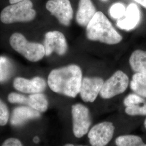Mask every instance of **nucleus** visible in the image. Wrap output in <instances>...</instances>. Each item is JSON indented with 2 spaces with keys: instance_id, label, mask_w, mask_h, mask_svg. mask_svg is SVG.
<instances>
[{
  "instance_id": "1",
  "label": "nucleus",
  "mask_w": 146,
  "mask_h": 146,
  "mask_svg": "<svg viewBox=\"0 0 146 146\" xmlns=\"http://www.w3.org/2000/svg\"><path fill=\"white\" fill-rule=\"evenodd\" d=\"M82 80L80 67L70 64L52 70L48 78V84L54 92L74 98L79 94Z\"/></svg>"
},
{
  "instance_id": "2",
  "label": "nucleus",
  "mask_w": 146,
  "mask_h": 146,
  "mask_svg": "<svg viewBox=\"0 0 146 146\" xmlns=\"http://www.w3.org/2000/svg\"><path fill=\"white\" fill-rule=\"evenodd\" d=\"M86 35L89 40L107 44H116L122 40V36L101 11H96L87 26Z\"/></svg>"
},
{
  "instance_id": "3",
  "label": "nucleus",
  "mask_w": 146,
  "mask_h": 146,
  "mask_svg": "<svg viewBox=\"0 0 146 146\" xmlns=\"http://www.w3.org/2000/svg\"><path fill=\"white\" fill-rule=\"evenodd\" d=\"M36 11L30 0H25L5 7L1 13L0 20L5 24L29 22L34 19Z\"/></svg>"
},
{
  "instance_id": "4",
  "label": "nucleus",
  "mask_w": 146,
  "mask_h": 146,
  "mask_svg": "<svg viewBox=\"0 0 146 146\" xmlns=\"http://www.w3.org/2000/svg\"><path fill=\"white\" fill-rule=\"evenodd\" d=\"M9 42L15 51L31 62H37L46 55L43 44L28 41L20 33L13 34L10 37Z\"/></svg>"
},
{
  "instance_id": "5",
  "label": "nucleus",
  "mask_w": 146,
  "mask_h": 146,
  "mask_svg": "<svg viewBox=\"0 0 146 146\" xmlns=\"http://www.w3.org/2000/svg\"><path fill=\"white\" fill-rule=\"evenodd\" d=\"M129 84V78L121 70H117L104 82L100 95L104 99H110L124 93Z\"/></svg>"
},
{
  "instance_id": "6",
  "label": "nucleus",
  "mask_w": 146,
  "mask_h": 146,
  "mask_svg": "<svg viewBox=\"0 0 146 146\" xmlns=\"http://www.w3.org/2000/svg\"><path fill=\"white\" fill-rule=\"evenodd\" d=\"M72 115L74 135L81 138L88 133L92 124L89 110L84 104H74L72 107Z\"/></svg>"
},
{
  "instance_id": "7",
  "label": "nucleus",
  "mask_w": 146,
  "mask_h": 146,
  "mask_svg": "<svg viewBox=\"0 0 146 146\" xmlns=\"http://www.w3.org/2000/svg\"><path fill=\"white\" fill-rule=\"evenodd\" d=\"M114 132L115 127L112 122H100L89 131V143L92 146H106L112 140Z\"/></svg>"
},
{
  "instance_id": "8",
  "label": "nucleus",
  "mask_w": 146,
  "mask_h": 146,
  "mask_svg": "<svg viewBox=\"0 0 146 146\" xmlns=\"http://www.w3.org/2000/svg\"><path fill=\"white\" fill-rule=\"evenodd\" d=\"M8 100L11 104H27L40 113L45 112L48 107L47 97L41 93L31 94L29 96L11 93L8 96Z\"/></svg>"
},
{
  "instance_id": "9",
  "label": "nucleus",
  "mask_w": 146,
  "mask_h": 146,
  "mask_svg": "<svg viewBox=\"0 0 146 146\" xmlns=\"http://www.w3.org/2000/svg\"><path fill=\"white\" fill-rule=\"evenodd\" d=\"M46 7L63 26H68L73 17V11L69 0H49Z\"/></svg>"
},
{
  "instance_id": "10",
  "label": "nucleus",
  "mask_w": 146,
  "mask_h": 146,
  "mask_svg": "<svg viewBox=\"0 0 146 146\" xmlns=\"http://www.w3.org/2000/svg\"><path fill=\"white\" fill-rule=\"evenodd\" d=\"M43 46L46 56H49L53 52L59 55H63L67 52L68 44L62 33L58 31H49L45 34Z\"/></svg>"
},
{
  "instance_id": "11",
  "label": "nucleus",
  "mask_w": 146,
  "mask_h": 146,
  "mask_svg": "<svg viewBox=\"0 0 146 146\" xmlns=\"http://www.w3.org/2000/svg\"><path fill=\"white\" fill-rule=\"evenodd\" d=\"M104 83V80L99 77L82 78L79 92L81 99L85 102H94L100 93Z\"/></svg>"
},
{
  "instance_id": "12",
  "label": "nucleus",
  "mask_w": 146,
  "mask_h": 146,
  "mask_svg": "<svg viewBox=\"0 0 146 146\" xmlns=\"http://www.w3.org/2000/svg\"><path fill=\"white\" fill-rule=\"evenodd\" d=\"M13 86L19 92L32 94L42 93L46 88L47 84L44 79L38 76L31 80L19 77L14 80Z\"/></svg>"
},
{
  "instance_id": "13",
  "label": "nucleus",
  "mask_w": 146,
  "mask_h": 146,
  "mask_svg": "<svg viewBox=\"0 0 146 146\" xmlns=\"http://www.w3.org/2000/svg\"><path fill=\"white\" fill-rule=\"evenodd\" d=\"M140 11L135 3H131L126 8L125 16L117 21V26L121 29L129 31L134 29L140 22Z\"/></svg>"
},
{
  "instance_id": "14",
  "label": "nucleus",
  "mask_w": 146,
  "mask_h": 146,
  "mask_svg": "<svg viewBox=\"0 0 146 146\" xmlns=\"http://www.w3.org/2000/svg\"><path fill=\"white\" fill-rule=\"evenodd\" d=\"M40 113L29 106H21L15 108L11 116V123L15 126L22 125L29 120L40 117Z\"/></svg>"
},
{
  "instance_id": "15",
  "label": "nucleus",
  "mask_w": 146,
  "mask_h": 146,
  "mask_svg": "<svg viewBox=\"0 0 146 146\" xmlns=\"http://www.w3.org/2000/svg\"><path fill=\"white\" fill-rule=\"evenodd\" d=\"M96 13L91 0H80L76 16L77 23L81 26L87 27Z\"/></svg>"
},
{
  "instance_id": "16",
  "label": "nucleus",
  "mask_w": 146,
  "mask_h": 146,
  "mask_svg": "<svg viewBox=\"0 0 146 146\" xmlns=\"http://www.w3.org/2000/svg\"><path fill=\"white\" fill-rule=\"evenodd\" d=\"M129 64L136 73L146 74V52L141 50L134 51L129 58Z\"/></svg>"
},
{
  "instance_id": "17",
  "label": "nucleus",
  "mask_w": 146,
  "mask_h": 146,
  "mask_svg": "<svg viewBox=\"0 0 146 146\" xmlns=\"http://www.w3.org/2000/svg\"><path fill=\"white\" fill-rule=\"evenodd\" d=\"M116 146H146L140 136L135 135H122L115 139Z\"/></svg>"
},
{
  "instance_id": "18",
  "label": "nucleus",
  "mask_w": 146,
  "mask_h": 146,
  "mask_svg": "<svg viewBox=\"0 0 146 146\" xmlns=\"http://www.w3.org/2000/svg\"><path fill=\"white\" fill-rule=\"evenodd\" d=\"M11 70V66L8 59L5 57H0V82L8 78Z\"/></svg>"
},
{
  "instance_id": "19",
  "label": "nucleus",
  "mask_w": 146,
  "mask_h": 146,
  "mask_svg": "<svg viewBox=\"0 0 146 146\" xmlns=\"http://www.w3.org/2000/svg\"><path fill=\"white\" fill-rule=\"evenodd\" d=\"M125 6L121 3H116L111 6L110 9V15L114 19H122L125 14Z\"/></svg>"
},
{
  "instance_id": "20",
  "label": "nucleus",
  "mask_w": 146,
  "mask_h": 146,
  "mask_svg": "<svg viewBox=\"0 0 146 146\" xmlns=\"http://www.w3.org/2000/svg\"><path fill=\"white\" fill-rule=\"evenodd\" d=\"M125 112L127 115L130 116L146 115V102L142 106L138 104L126 107Z\"/></svg>"
},
{
  "instance_id": "21",
  "label": "nucleus",
  "mask_w": 146,
  "mask_h": 146,
  "mask_svg": "<svg viewBox=\"0 0 146 146\" xmlns=\"http://www.w3.org/2000/svg\"><path fill=\"white\" fill-rule=\"evenodd\" d=\"M145 101V100L139 95L131 94L128 95L125 99L123 104L125 107H129L143 104Z\"/></svg>"
},
{
  "instance_id": "22",
  "label": "nucleus",
  "mask_w": 146,
  "mask_h": 146,
  "mask_svg": "<svg viewBox=\"0 0 146 146\" xmlns=\"http://www.w3.org/2000/svg\"><path fill=\"white\" fill-rule=\"evenodd\" d=\"M9 119V111L6 104L0 99V125H5Z\"/></svg>"
},
{
  "instance_id": "23",
  "label": "nucleus",
  "mask_w": 146,
  "mask_h": 146,
  "mask_svg": "<svg viewBox=\"0 0 146 146\" xmlns=\"http://www.w3.org/2000/svg\"><path fill=\"white\" fill-rule=\"evenodd\" d=\"M131 88L139 96L146 98V86H142L131 80L130 83Z\"/></svg>"
},
{
  "instance_id": "24",
  "label": "nucleus",
  "mask_w": 146,
  "mask_h": 146,
  "mask_svg": "<svg viewBox=\"0 0 146 146\" xmlns=\"http://www.w3.org/2000/svg\"><path fill=\"white\" fill-rule=\"evenodd\" d=\"M132 80L140 84L146 86V73H136L133 75Z\"/></svg>"
},
{
  "instance_id": "25",
  "label": "nucleus",
  "mask_w": 146,
  "mask_h": 146,
  "mask_svg": "<svg viewBox=\"0 0 146 146\" xmlns=\"http://www.w3.org/2000/svg\"><path fill=\"white\" fill-rule=\"evenodd\" d=\"M2 146H22V144L19 140L11 137L6 140Z\"/></svg>"
},
{
  "instance_id": "26",
  "label": "nucleus",
  "mask_w": 146,
  "mask_h": 146,
  "mask_svg": "<svg viewBox=\"0 0 146 146\" xmlns=\"http://www.w3.org/2000/svg\"><path fill=\"white\" fill-rule=\"evenodd\" d=\"M146 9V0H134Z\"/></svg>"
},
{
  "instance_id": "27",
  "label": "nucleus",
  "mask_w": 146,
  "mask_h": 146,
  "mask_svg": "<svg viewBox=\"0 0 146 146\" xmlns=\"http://www.w3.org/2000/svg\"><path fill=\"white\" fill-rule=\"evenodd\" d=\"M9 3L11 4H14L16 3H17L19 2H20V1H25V0H9Z\"/></svg>"
},
{
  "instance_id": "28",
  "label": "nucleus",
  "mask_w": 146,
  "mask_h": 146,
  "mask_svg": "<svg viewBox=\"0 0 146 146\" xmlns=\"http://www.w3.org/2000/svg\"><path fill=\"white\" fill-rule=\"evenodd\" d=\"M33 141H34V142H35V143H38V142H39V138L38 137H35L34 138V139H33Z\"/></svg>"
},
{
  "instance_id": "29",
  "label": "nucleus",
  "mask_w": 146,
  "mask_h": 146,
  "mask_svg": "<svg viewBox=\"0 0 146 146\" xmlns=\"http://www.w3.org/2000/svg\"><path fill=\"white\" fill-rule=\"evenodd\" d=\"M64 146H84V145H78V146H76V145H74L73 144H71V143H68V144H66Z\"/></svg>"
},
{
  "instance_id": "30",
  "label": "nucleus",
  "mask_w": 146,
  "mask_h": 146,
  "mask_svg": "<svg viewBox=\"0 0 146 146\" xmlns=\"http://www.w3.org/2000/svg\"><path fill=\"white\" fill-rule=\"evenodd\" d=\"M144 126H145V128L146 129V119H145V122H144Z\"/></svg>"
},
{
  "instance_id": "31",
  "label": "nucleus",
  "mask_w": 146,
  "mask_h": 146,
  "mask_svg": "<svg viewBox=\"0 0 146 146\" xmlns=\"http://www.w3.org/2000/svg\"><path fill=\"white\" fill-rule=\"evenodd\" d=\"M102 1H103V2H106V1H107L108 0H101Z\"/></svg>"
}]
</instances>
